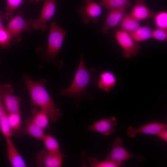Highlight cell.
Returning a JSON list of instances; mask_svg holds the SVG:
<instances>
[{"label": "cell", "mask_w": 167, "mask_h": 167, "mask_svg": "<svg viewBox=\"0 0 167 167\" xmlns=\"http://www.w3.org/2000/svg\"><path fill=\"white\" fill-rule=\"evenodd\" d=\"M5 19H6L5 14L0 11V30L5 28L3 23V21Z\"/></svg>", "instance_id": "31"}, {"label": "cell", "mask_w": 167, "mask_h": 167, "mask_svg": "<svg viewBox=\"0 0 167 167\" xmlns=\"http://www.w3.org/2000/svg\"><path fill=\"white\" fill-rule=\"evenodd\" d=\"M135 4L129 14L134 19L140 21L154 17L156 13L147 7L144 0H136Z\"/></svg>", "instance_id": "15"}, {"label": "cell", "mask_w": 167, "mask_h": 167, "mask_svg": "<svg viewBox=\"0 0 167 167\" xmlns=\"http://www.w3.org/2000/svg\"><path fill=\"white\" fill-rule=\"evenodd\" d=\"M50 25L45 56L48 60L53 61L61 48L67 31L59 26L54 21H51Z\"/></svg>", "instance_id": "3"}, {"label": "cell", "mask_w": 167, "mask_h": 167, "mask_svg": "<svg viewBox=\"0 0 167 167\" xmlns=\"http://www.w3.org/2000/svg\"><path fill=\"white\" fill-rule=\"evenodd\" d=\"M43 5L38 18L34 20L32 28L43 31L46 30L47 24L54 16L56 11V0H41Z\"/></svg>", "instance_id": "8"}, {"label": "cell", "mask_w": 167, "mask_h": 167, "mask_svg": "<svg viewBox=\"0 0 167 167\" xmlns=\"http://www.w3.org/2000/svg\"><path fill=\"white\" fill-rule=\"evenodd\" d=\"M123 142L120 138H116L114 141L112 149L106 157V159L115 162L121 166L127 160L135 157L139 161L143 159L142 156H134L123 147Z\"/></svg>", "instance_id": "9"}, {"label": "cell", "mask_w": 167, "mask_h": 167, "mask_svg": "<svg viewBox=\"0 0 167 167\" xmlns=\"http://www.w3.org/2000/svg\"><path fill=\"white\" fill-rule=\"evenodd\" d=\"M42 141L45 150L50 153L60 154L62 153L60 150L59 142L57 139L50 134L45 135Z\"/></svg>", "instance_id": "21"}, {"label": "cell", "mask_w": 167, "mask_h": 167, "mask_svg": "<svg viewBox=\"0 0 167 167\" xmlns=\"http://www.w3.org/2000/svg\"><path fill=\"white\" fill-rule=\"evenodd\" d=\"M156 136L165 141L167 142V131L166 129L162 130Z\"/></svg>", "instance_id": "30"}, {"label": "cell", "mask_w": 167, "mask_h": 167, "mask_svg": "<svg viewBox=\"0 0 167 167\" xmlns=\"http://www.w3.org/2000/svg\"><path fill=\"white\" fill-rule=\"evenodd\" d=\"M0 99H1V97H0Z\"/></svg>", "instance_id": "34"}, {"label": "cell", "mask_w": 167, "mask_h": 167, "mask_svg": "<svg viewBox=\"0 0 167 167\" xmlns=\"http://www.w3.org/2000/svg\"><path fill=\"white\" fill-rule=\"evenodd\" d=\"M117 82L115 74L111 71H105L100 74L97 85L102 91L109 92L115 87Z\"/></svg>", "instance_id": "16"}, {"label": "cell", "mask_w": 167, "mask_h": 167, "mask_svg": "<svg viewBox=\"0 0 167 167\" xmlns=\"http://www.w3.org/2000/svg\"><path fill=\"white\" fill-rule=\"evenodd\" d=\"M152 29L148 25L141 26L135 31L129 33L133 40L137 43L152 38Z\"/></svg>", "instance_id": "20"}, {"label": "cell", "mask_w": 167, "mask_h": 167, "mask_svg": "<svg viewBox=\"0 0 167 167\" xmlns=\"http://www.w3.org/2000/svg\"><path fill=\"white\" fill-rule=\"evenodd\" d=\"M63 153L54 154L42 149L37 153L35 156L36 165L39 167H60L62 166Z\"/></svg>", "instance_id": "10"}, {"label": "cell", "mask_w": 167, "mask_h": 167, "mask_svg": "<svg viewBox=\"0 0 167 167\" xmlns=\"http://www.w3.org/2000/svg\"><path fill=\"white\" fill-rule=\"evenodd\" d=\"M117 124L116 118L113 116L109 118L101 119L94 122L92 125L88 127V129L103 135L109 136L115 132V128Z\"/></svg>", "instance_id": "12"}, {"label": "cell", "mask_w": 167, "mask_h": 167, "mask_svg": "<svg viewBox=\"0 0 167 167\" xmlns=\"http://www.w3.org/2000/svg\"><path fill=\"white\" fill-rule=\"evenodd\" d=\"M14 89L9 84L0 85V96L8 113L21 112L20 104L21 98L13 94Z\"/></svg>", "instance_id": "6"}, {"label": "cell", "mask_w": 167, "mask_h": 167, "mask_svg": "<svg viewBox=\"0 0 167 167\" xmlns=\"http://www.w3.org/2000/svg\"><path fill=\"white\" fill-rule=\"evenodd\" d=\"M99 4L110 10L123 7L128 8L131 5L129 0H100Z\"/></svg>", "instance_id": "22"}, {"label": "cell", "mask_w": 167, "mask_h": 167, "mask_svg": "<svg viewBox=\"0 0 167 167\" xmlns=\"http://www.w3.org/2000/svg\"><path fill=\"white\" fill-rule=\"evenodd\" d=\"M166 123L158 122L156 121L148 123L138 128H135L130 126L127 129V135L133 138L137 134H144L157 135L163 129H167Z\"/></svg>", "instance_id": "11"}, {"label": "cell", "mask_w": 167, "mask_h": 167, "mask_svg": "<svg viewBox=\"0 0 167 167\" xmlns=\"http://www.w3.org/2000/svg\"><path fill=\"white\" fill-rule=\"evenodd\" d=\"M115 37L123 50L122 55L124 57L129 59L138 55L141 46L138 43L133 40L129 33L121 30H116Z\"/></svg>", "instance_id": "5"}, {"label": "cell", "mask_w": 167, "mask_h": 167, "mask_svg": "<svg viewBox=\"0 0 167 167\" xmlns=\"http://www.w3.org/2000/svg\"><path fill=\"white\" fill-rule=\"evenodd\" d=\"M40 1H41V0H28V2L29 3H37Z\"/></svg>", "instance_id": "33"}, {"label": "cell", "mask_w": 167, "mask_h": 167, "mask_svg": "<svg viewBox=\"0 0 167 167\" xmlns=\"http://www.w3.org/2000/svg\"><path fill=\"white\" fill-rule=\"evenodd\" d=\"M8 120L10 127L14 133L20 130L23 124L21 112L8 113Z\"/></svg>", "instance_id": "23"}, {"label": "cell", "mask_w": 167, "mask_h": 167, "mask_svg": "<svg viewBox=\"0 0 167 167\" xmlns=\"http://www.w3.org/2000/svg\"><path fill=\"white\" fill-rule=\"evenodd\" d=\"M25 84L28 91L32 104L45 112L50 121H57L61 116L60 110L55 104L45 88V79L35 81L27 75L23 76Z\"/></svg>", "instance_id": "1"}, {"label": "cell", "mask_w": 167, "mask_h": 167, "mask_svg": "<svg viewBox=\"0 0 167 167\" xmlns=\"http://www.w3.org/2000/svg\"><path fill=\"white\" fill-rule=\"evenodd\" d=\"M84 4L78 11L84 24L97 23L102 12V6L94 0H84Z\"/></svg>", "instance_id": "7"}, {"label": "cell", "mask_w": 167, "mask_h": 167, "mask_svg": "<svg viewBox=\"0 0 167 167\" xmlns=\"http://www.w3.org/2000/svg\"><path fill=\"white\" fill-rule=\"evenodd\" d=\"M128 8L123 7L109 10L102 28V32L107 34L110 29L118 25Z\"/></svg>", "instance_id": "13"}, {"label": "cell", "mask_w": 167, "mask_h": 167, "mask_svg": "<svg viewBox=\"0 0 167 167\" xmlns=\"http://www.w3.org/2000/svg\"><path fill=\"white\" fill-rule=\"evenodd\" d=\"M0 130L5 138H11L14 133L11 129L8 122V113L5 109L3 112L0 122Z\"/></svg>", "instance_id": "24"}, {"label": "cell", "mask_w": 167, "mask_h": 167, "mask_svg": "<svg viewBox=\"0 0 167 167\" xmlns=\"http://www.w3.org/2000/svg\"><path fill=\"white\" fill-rule=\"evenodd\" d=\"M11 44V38L9 33L5 28L0 30V46L7 48Z\"/></svg>", "instance_id": "28"}, {"label": "cell", "mask_w": 167, "mask_h": 167, "mask_svg": "<svg viewBox=\"0 0 167 167\" xmlns=\"http://www.w3.org/2000/svg\"><path fill=\"white\" fill-rule=\"evenodd\" d=\"M7 156L8 160L13 167H26L27 164L11 139L5 138Z\"/></svg>", "instance_id": "14"}, {"label": "cell", "mask_w": 167, "mask_h": 167, "mask_svg": "<svg viewBox=\"0 0 167 167\" xmlns=\"http://www.w3.org/2000/svg\"><path fill=\"white\" fill-rule=\"evenodd\" d=\"M118 26L121 30L129 33L135 31L141 26L139 21L126 13Z\"/></svg>", "instance_id": "19"}, {"label": "cell", "mask_w": 167, "mask_h": 167, "mask_svg": "<svg viewBox=\"0 0 167 167\" xmlns=\"http://www.w3.org/2000/svg\"><path fill=\"white\" fill-rule=\"evenodd\" d=\"M33 20L32 18L25 19L21 11H18L15 16L10 19L5 28L11 36L12 43L20 41L23 32L32 30Z\"/></svg>", "instance_id": "4"}, {"label": "cell", "mask_w": 167, "mask_h": 167, "mask_svg": "<svg viewBox=\"0 0 167 167\" xmlns=\"http://www.w3.org/2000/svg\"><path fill=\"white\" fill-rule=\"evenodd\" d=\"M94 70L88 71L81 54L79 64L72 82L67 88L62 89L60 94L73 97H78L85 92L93 80Z\"/></svg>", "instance_id": "2"}, {"label": "cell", "mask_w": 167, "mask_h": 167, "mask_svg": "<svg viewBox=\"0 0 167 167\" xmlns=\"http://www.w3.org/2000/svg\"><path fill=\"white\" fill-rule=\"evenodd\" d=\"M32 115L29 118L32 122L45 130L49 127V118L44 111L39 109H33L32 110Z\"/></svg>", "instance_id": "17"}, {"label": "cell", "mask_w": 167, "mask_h": 167, "mask_svg": "<svg viewBox=\"0 0 167 167\" xmlns=\"http://www.w3.org/2000/svg\"><path fill=\"white\" fill-rule=\"evenodd\" d=\"M89 162L90 166L92 167H118L121 166L106 159L101 161L92 157L89 158Z\"/></svg>", "instance_id": "27"}, {"label": "cell", "mask_w": 167, "mask_h": 167, "mask_svg": "<svg viewBox=\"0 0 167 167\" xmlns=\"http://www.w3.org/2000/svg\"><path fill=\"white\" fill-rule=\"evenodd\" d=\"M152 38L159 41L165 42L167 40V30L157 28L152 30Z\"/></svg>", "instance_id": "29"}, {"label": "cell", "mask_w": 167, "mask_h": 167, "mask_svg": "<svg viewBox=\"0 0 167 167\" xmlns=\"http://www.w3.org/2000/svg\"><path fill=\"white\" fill-rule=\"evenodd\" d=\"M5 109L3 104L1 98L0 100V122L2 113L3 111Z\"/></svg>", "instance_id": "32"}, {"label": "cell", "mask_w": 167, "mask_h": 167, "mask_svg": "<svg viewBox=\"0 0 167 167\" xmlns=\"http://www.w3.org/2000/svg\"><path fill=\"white\" fill-rule=\"evenodd\" d=\"M6 6L5 15L6 19H10L13 17L14 12L24 2V0H6Z\"/></svg>", "instance_id": "25"}, {"label": "cell", "mask_w": 167, "mask_h": 167, "mask_svg": "<svg viewBox=\"0 0 167 167\" xmlns=\"http://www.w3.org/2000/svg\"><path fill=\"white\" fill-rule=\"evenodd\" d=\"M153 18L154 24L157 28L167 30L166 11H162L156 14Z\"/></svg>", "instance_id": "26"}, {"label": "cell", "mask_w": 167, "mask_h": 167, "mask_svg": "<svg viewBox=\"0 0 167 167\" xmlns=\"http://www.w3.org/2000/svg\"><path fill=\"white\" fill-rule=\"evenodd\" d=\"M45 130L32 122L29 119L25 121V126L23 130L24 134L38 140H42L45 134Z\"/></svg>", "instance_id": "18"}]
</instances>
